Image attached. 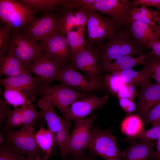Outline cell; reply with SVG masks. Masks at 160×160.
<instances>
[{
  "mask_svg": "<svg viewBox=\"0 0 160 160\" xmlns=\"http://www.w3.org/2000/svg\"><path fill=\"white\" fill-rule=\"evenodd\" d=\"M145 49L129 35L126 30H119L113 38L102 44L95 45L92 50L97 55L100 67L103 63L123 56L144 55Z\"/></svg>",
  "mask_w": 160,
  "mask_h": 160,
  "instance_id": "cell-1",
  "label": "cell"
},
{
  "mask_svg": "<svg viewBox=\"0 0 160 160\" xmlns=\"http://www.w3.org/2000/svg\"><path fill=\"white\" fill-rule=\"evenodd\" d=\"M87 10V48L93 49L95 45L102 44L105 40L113 38L121 25L109 17L103 16L92 10Z\"/></svg>",
  "mask_w": 160,
  "mask_h": 160,
  "instance_id": "cell-2",
  "label": "cell"
},
{
  "mask_svg": "<svg viewBox=\"0 0 160 160\" xmlns=\"http://www.w3.org/2000/svg\"><path fill=\"white\" fill-rule=\"evenodd\" d=\"M87 148L94 157L99 156L105 160H122L121 150L110 128L92 129L91 138Z\"/></svg>",
  "mask_w": 160,
  "mask_h": 160,
  "instance_id": "cell-3",
  "label": "cell"
},
{
  "mask_svg": "<svg viewBox=\"0 0 160 160\" xmlns=\"http://www.w3.org/2000/svg\"><path fill=\"white\" fill-rule=\"evenodd\" d=\"M10 39L9 47L26 70L44 52L40 43L25 36L18 29L12 28Z\"/></svg>",
  "mask_w": 160,
  "mask_h": 160,
  "instance_id": "cell-4",
  "label": "cell"
},
{
  "mask_svg": "<svg viewBox=\"0 0 160 160\" xmlns=\"http://www.w3.org/2000/svg\"><path fill=\"white\" fill-rule=\"evenodd\" d=\"M5 131L3 140L11 144L21 155L27 158L42 157L43 153L37 144L34 137L33 123L23 125L18 130Z\"/></svg>",
  "mask_w": 160,
  "mask_h": 160,
  "instance_id": "cell-5",
  "label": "cell"
},
{
  "mask_svg": "<svg viewBox=\"0 0 160 160\" xmlns=\"http://www.w3.org/2000/svg\"><path fill=\"white\" fill-rule=\"evenodd\" d=\"M37 94L41 97H49L53 105L59 110L64 117L74 102L89 95L87 93L77 91L61 83L51 86L38 87Z\"/></svg>",
  "mask_w": 160,
  "mask_h": 160,
  "instance_id": "cell-6",
  "label": "cell"
},
{
  "mask_svg": "<svg viewBox=\"0 0 160 160\" xmlns=\"http://www.w3.org/2000/svg\"><path fill=\"white\" fill-rule=\"evenodd\" d=\"M35 12L20 0H0V18L5 24L20 30L35 17Z\"/></svg>",
  "mask_w": 160,
  "mask_h": 160,
  "instance_id": "cell-7",
  "label": "cell"
},
{
  "mask_svg": "<svg viewBox=\"0 0 160 160\" xmlns=\"http://www.w3.org/2000/svg\"><path fill=\"white\" fill-rule=\"evenodd\" d=\"M44 54L61 68L69 65L73 57L66 40V35L58 31L40 41Z\"/></svg>",
  "mask_w": 160,
  "mask_h": 160,
  "instance_id": "cell-8",
  "label": "cell"
},
{
  "mask_svg": "<svg viewBox=\"0 0 160 160\" xmlns=\"http://www.w3.org/2000/svg\"><path fill=\"white\" fill-rule=\"evenodd\" d=\"M96 116L92 114L86 119H77L73 121L75 125L69 137V156L73 159L79 158L84 154V150L87 148L92 135V126Z\"/></svg>",
  "mask_w": 160,
  "mask_h": 160,
  "instance_id": "cell-9",
  "label": "cell"
},
{
  "mask_svg": "<svg viewBox=\"0 0 160 160\" xmlns=\"http://www.w3.org/2000/svg\"><path fill=\"white\" fill-rule=\"evenodd\" d=\"M133 7L130 0H95L89 9L108 15L129 30L131 19L130 13Z\"/></svg>",
  "mask_w": 160,
  "mask_h": 160,
  "instance_id": "cell-10",
  "label": "cell"
},
{
  "mask_svg": "<svg viewBox=\"0 0 160 160\" xmlns=\"http://www.w3.org/2000/svg\"><path fill=\"white\" fill-rule=\"evenodd\" d=\"M59 18L52 12H46L41 16L35 17L19 30L25 36L36 41H40L60 31L58 25Z\"/></svg>",
  "mask_w": 160,
  "mask_h": 160,
  "instance_id": "cell-11",
  "label": "cell"
},
{
  "mask_svg": "<svg viewBox=\"0 0 160 160\" xmlns=\"http://www.w3.org/2000/svg\"><path fill=\"white\" fill-rule=\"evenodd\" d=\"M108 98L107 94L99 97L93 94L76 101L70 106L64 118L69 121L84 119L94 110L102 107Z\"/></svg>",
  "mask_w": 160,
  "mask_h": 160,
  "instance_id": "cell-12",
  "label": "cell"
},
{
  "mask_svg": "<svg viewBox=\"0 0 160 160\" xmlns=\"http://www.w3.org/2000/svg\"><path fill=\"white\" fill-rule=\"evenodd\" d=\"M61 67L44 52L26 70L36 76L39 87L50 86L56 78Z\"/></svg>",
  "mask_w": 160,
  "mask_h": 160,
  "instance_id": "cell-13",
  "label": "cell"
},
{
  "mask_svg": "<svg viewBox=\"0 0 160 160\" xmlns=\"http://www.w3.org/2000/svg\"><path fill=\"white\" fill-rule=\"evenodd\" d=\"M56 80L84 92L97 90L101 87L100 83L82 75L70 65L60 68Z\"/></svg>",
  "mask_w": 160,
  "mask_h": 160,
  "instance_id": "cell-14",
  "label": "cell"
},
{
  "mask_svg": "<svg viewBox=\"0 0 160 160\" xmlns=\"http://www.w3.org/2000/svg\"><path fill=\"white\" fill-rule=\"evenodd\" d=\"M0 83L5 89H13L23 92L32 103L36 99L39 87L38 81L36 78L27 70L16 76L1 78Z\"/></svg>",
  "mask_w": 160,
  "mask_h": 160,
  "instance_id": "cell-15",
  "label": "cell"
},
{
  "mask_svg": "<svg viewBox=\"0 0 160 160\" xmlns=\"http://www.w3.org/2000/svg\"><path fill=\"white\" fill-rule=\"evenodd\" d=\"M70 65L75 69L83 71L94 81L100 83L98 58L92 49L86 48L73 56Z\"/></svg>",
  "mask_w": 160,
  "mask_h": 160,
  "instance_id": "cell-16",
  "label": "cell"
},
{
  "mask_svg": "<svg viewBox=\"0 0 160 160\" xmlns=\"http://www.w3.org/2000/svg\"><path fill=\"white\" fill-rule=\"evenodd\" d=\"M129 142L128 147L121 151L122 160H155L156 140L141 139Z\"/></svg>",
  "mask_w": 160,
  "mask_h": 160,
  "instance_id": "cell-17",
  "label": "cell"
},
{
  "mask_svg": "<svg viewBox=\"0 0 160 160\" xmlns=\"http://www.w3.org/2000/svg\"><path fill=\"white\" fill-rule=\"evenodd\" d=\"M39 107L41 110V114L46 121L48 129L56 134L65 128H70L71 124L64 118L60 117L55 111L54 106L49 97H41L38 102Z\"/></svg>",
  "mask_w": 160,
  "mask_h": 160,
  "instance_id": "cell-18",
  "label": "cell"
},
{
  "mask_svg": "<svg viewBox=\"0 0 160 160\" xmlns=\"http://www.w3.org/2000/svg\"><path fill=\"white\" fill-rule=\"evenodd\" d=\"M160 102V85L157 83L148 84L141 87L136 111L141 117Z\"/></svg>",
  "mask_w": 160,
  "mask_h": 160,
  "instance_id": "cell-19",
  "label": "cell"
},
{
  "mask_svg": "<svg viewBox=\"0 0 160 160\" xmlns=\"http://www.w3.org/2000/svg\"><path fill=\"white\" fill-rule=\"evenodd\" d=\"M148 53L139 55L137 57L132 56H123L109 62L103 63L100 67V73L109 72L112 73L120 72L131 69L134 66L140 64L143 65L145 60Z\"/></svg>",
  "mask_w": 160,
  "mask_h": 160,
  "instance_id": "cell-20",
  "label": "cell"
},
{
  "mask_svg": "<svg viewBox=\"0 0 160 160\" xmlns=\"http://www.w3.org/2000/svg\"><path fill=\"white\" fill-rule=\"evenodd\" d=\"M88 18L87 10L84 9L68 10L58 21V28L63 33L66 35L74 27L86 25Z\"/></svg>",
  "mask_w": 160,
  "mask_h": 160,
  "instance_id": "cell-21",
  "label": "cell"
},
{
  "mask_svg": "<svg viewBox=\"0 0 160 160\" xmlns=\"http://www.w3.org/2000/svg\"><path fill=\"white\" fill-rule=\"evenodd\" d=\"M152 28L146 24L131 20L127 33L130 37L147 49H149L148 44L149 41L158 39L154 35Z\"/></svg>",
  "mask_w": 160,
  "mask_h": 160,
  "instance_id": "cell-22",
  "label": "cell"
},
{
  "mask_svg": "<svg viewBox=\"0 0 160 160\" xmlns=\"http://www.w3.org/2000/svg\"><path fill=\"white\" fill-rule=\"evenodd\" d=\"M6 54L0 58V75L6 76H16L25 72L26 70L9 47Z\"/></svg>",
  "mask_w": 160,
  "mask_h": 160,
  "instance_id": "cell-23",
  "label": "cell"
},
{
  "mask_svg": "<svg viewBox=\"0 0 160 160\" xmlns=\"http://www.w3.org/2000/svg\"><path fill=\"white\" fill-rule=\"evenodd\" d=\"M55 134L43 127L34 134L36 142L43 153L42 158L44 160H47L52 155V147L56 142Z\"/></svg>",
  "mask_w": 160,
  "mask_h": 160,
  "instance_id": "cell-24",
  "label": "cell"
},
{
  "mask_svg": "<svg viewBox=\"0 0 160 160\" xmlns=\"http://www.w3.org/2000/svg\"><path fill=\"white\" fill-rule=\"evenodd\" d=\"M84 25L72 30L66 35L67 42L73 56L87 48L86 31Z\"/></svg>",
  "mask_w": 160,
  "mask_h": 160,
  "instance_id": "cell-25",
  "label": "cell"
},
{
  "mask_svg": "<svg viewBox=\"0 0 160 160\" xmlns=\"http://www.w3.org/2000/svg\"><path fill=\"white\" fill-rule=\"evenodd\" d=\"M120 73L121 80L125 84H132L142 87L152 83L149 74L143 68L137 71L131 69Z\"/></svg>",
  "mask_w": 160,
  "mask_h": 160,
  "instance_id": "cell-26",
  "label": "cell"
},
{
  "mask_svg": "<svg viewBox=\"0 0 160 160\" xmlns=\"http://www.w3.org/2000/svg\"><path fill=\"white\" fill-rule=\"evenodd\" d=\"M158 12L145 6L141 5L140 7L133 8L131 12L130 17L131 20L146 24L153 27L157 25L155 20Z\"/></svg>",
  "mask_w": 160,
  "mask_h": 160,
  "instance_id": "cell-27",
  "label": "cell"
},
{
  "mask_svg": "<svg viewBox=\"0 0 160 160\" xmlns=\"http://www.w3.org/2000/svg\"><path fill=\"white\" fill-rule=\"evenodd\" d=\"M143 123L138 116L129 115L122 121L120 127L121 131L128 136L135 135L143 131Z\"/></svg>",
  "mask_w": 160,
  "mask_h": 160,
  "instance_id": "cell-28",
  "label": "cell"
},
{
  "mask_svg": "<svg viewBox=\"0 0 160 160\" xmlns=\"http://www.w3.org/2000/svg\"><path fill=\"white\" fill-rule=\"evenodd\" d=\"M21 2L37 12L52 11L59 5L64 7L66 0H21Z\"/></svg>",
  "mask_w": 160,
  "mask_h": 160,
  "instance_id": "cell-29",
  "label": "cell"
},
{
  "mask_svg": "<svg viewBox=\"0 0 160 160\" xmlns=\"http://www.w3.org/2000/svg\"><path fill=\"white\" fill-rule=\"evenodd\" d=\"M143 69L147 72L156 83L160 85V57L152 51L146 57Z\"/></svg>",
  "mask_w": 160,
  "mask_h": 160,
  "instance_id": "cell-30",
  "label": "cell"
},
{
  "mask_svg": "<svg viewBox=\"0 0 160 160\" xmlns=\"http://www.w3.org/2000/svg\"><path fill=\"white\" fill-rule=\"evenodd\" d=\"M3 95L8 103L15 108L18 106L22 107L32 104L25 94L15 89L6 88Z\"/></svg>",
  "mask_w": 160,
  "mask_h": 160,
  "instance_id": "cell-31",
  "label": "cell"
},
{
  "mask_svg": "<svg viewBox=\"0 0 160 160\" xmlns=\"http://www.w3.org/2000/svg\"><path fill=\"white\" fill-rule=\"evenodd\" d=\"M160 137V123L154 126L149 129L143 131L140 133L133 136L120 139V142H129L132 140L141 139L156 140Z\"/></svg>",
  "mask_w": 160,
  "mask_h": 160,
  "instance_id": "cell-32",
  "label": "cell"
},
{
  "mask_svg": "<svg viewBox=\"0 0 160 160\" xmlns=\"http://www.w3.org/2000/svg\"><path fill=\"white\" fill-rule=\"evenodd\" d=\"M70 128L63 129L56 134L55 141L60 151V155L63 160H65L69 156L68 145Z\"/></svg>",
  "mask_w": 160,
  "mask_h": 160,
  "instance_id": "cell-33",
  "label": "cell"
},
{
  "mask_svg": "<svg viewBox=\"0 0 160 160\" xmlns=\"http://www.w3.org/2000/svg\"><path fill=\"white\" fill-rule=\"evenodd\" d=\"M21 155L9 143L3 140L0 145V160H19Z\"/></svg>",
  "mask_w": 160,
  "mask_h": 160,
  "instance_id": "cell-34",
  "label": "cell"
},
{
  "mask_svg": "<svg viewBox=\"0 0 160 160\" xmlns=\"http://www.w3.org/2000/svg\"><path fill=\"white\" fill-rule=\"evenodd\" d=\"M21 107L22 108L21 116L23 125L30 124L33 123L35 120L43 118L40 111H37L32 104Z\"/></svg>",
  "mask_w": 160,
  "mask_h": 160,
  "instance_id": "cell-35",
  "label": "cell"
},
{
  "mask_svg": "<svg viewBox=\"0 0 160 160\" xmlns=\"http://www.w3.org/2000/svg\"><path fill=\"white\" fill-rule=\"evenodd\" d=\"M11 25L5 24L0 27V58L4 56L10 45Z\"/></svg>",
  "mask_w": 160,
  "mask_h": 160,
  "instance_id": "cell-36",
  "label": "cell"
},
{
  "mask_svg": "<svg viewBox=\"0 0 160 160\" xmlns=\"http://www.w3.org/2000/svg\"><path fill=\"white\" fill-rule=\"evenodd\" d=\"M22 108H15L12 111L6 120L5 130L20 126L23 124L21 113Z\"/></svg>",
  "mask_w": 160,
  "mask_h": 160,
  "instance_id": "cell-37",
  "label": "cell"
},
{
  "mask_svg": "<svg viewBox=\"0 0 160 160\" xmlns=\"http://www.w3.org/2000/svg\"><path fill=\"white\" fill-rule=\"evenodd\" d=\"M142 118L145 124L152 126L160 123V102L155 105Z\"/></svg>",
  "mask_w": 160,
  "mask_h": 160,
  "instance_id": "cell-38",
  "label": "cell"
},
{
  "mask_svg": "<svg viewBox=\"0 0 160 160\" xmlns=\"http://www.w3.org/2000/svg\"><path fill=\"white\" fill-rule=\"evenodd\" d=\"M105 80L110 90L116 94L125 84L121 80L120 72L112 73L106 76Z\"/></svg>",
  "mask_w": 160,
  "mask_h": 160,
  "instance_id": "cell-39",
  "label": "cell"
},
{
  "mask_svg": "<svg viewBox=\"0 0 160 160\" xmlns=\"http://www.w3.org/2000/svg\"><path fill=\"white\" fill-rule=\"evenodd\" d=\"M95 0H66L64 7L68 10L84 9L89 10Z\"/></svg>",
  "mask_w": 160,
  "mask_h": 160,
  "instance_id": "cell-40",
  "label": "cell"
},
{
  "mask_svg": "<svg viewBox=\"0 0 160 160\" xmlns=\"http://www.w3.org/2000/svg\"><path fill=\"white\" fill-rule=\"evenodd\" d=\"M132 4L133 7L140 5L147 7H153L157 9H160V0H133Z\"/></svg>",
  "mask_w": 160,
  "mask_h": 160,
  "instance_id": "cell-41",
  "label": "cell"
},
{
  "mask_svg": "<svg viewBox=\"0 0 160 160\" xmlns=\"http://www.w3.org/2000/svg\"><path fill=\"white\" fill-rule=\"evenodd\" d=\"M10 107L0 97V125L6 119L11 111Z\"/></svg>",
  "mask_w": 160,
  "mask_h": 160,
  "instance_id": "cell-42",
  "label": "cell"
},
{
  "mask_svg": "<svg viewBox=\"0 0 160 160\" xmlns=\"http://www.w3.org/2000/svg\"><path fill=\"white\" fill-rule=\"evenodd\" d=\"M116 95L119 99L123 98H134L131 94L128 84H125Z\"/></svg>",
  "mask_w": 160,
  "mask_h": 160,
  "instance_id": "cell-43",
  "label": "cell"
},
{
  "mask_svg": "<svg viewBox=\"0 0 160 160\" xmlns=\"http://www.w3.org/2000/svg\"><path fill=\"white\" fill-rule=\"evenodd\" d=\"M148 47L151 49L155 54L160 57V41L159 39L151 41L149 42Z\"/></svg>",
  "mask_w": 160,
  "mask_h": 160,
  "instance_id": "cell-44",
  "label": "cell"
},
{
  "mask_svg": "<svg viewBox=\"0 0 160 160\" xmlns=\"http://www.w3.org/2000/svg\"><path fill=\"white\" fill-rule=\"evenodd\" d=\"M155 21L158 24L156 26L153 27L152 29L155 36L159 39H160V11L158 12Z\"/></svg>",
  "mask_w": 160,
  "mask_h": 160,
  "instance_id": "cell-45",
  "label": "cell"
},
{
  "mask_svg": "<svg viewBox=\"0 0 160 160\" xmlns=\"http://www.w3.org/2000/svg\"><path fill=\"white\" fill-rule=\"evenodd\" d=\"M136 106L134 101V98H131L125 111L128 113H132L136 111Z\"/></svg>",
  "mask_w": 160,
  "mask_h": 160,
  "instance_id": "cell-46",
  "label": "cell"
},
{
  "mask_svg": "<svg viewBox=\"0 0 160 160\" xmlns=\"http://www.w3.org/2000/svg\"><path fill=\"white\" fill-rule=\"evenodd\" d=\"M131 98H123L119 99V103L121 107L125 111Z\"/></svg>",
  "mask_w": 160,
  "mask_h": 160,
  "instance_id": "cell-47",
  "label": "cell"
},
{
  "mask_svg": "<svg viewBox=\"0 0 160 160\" xmlns=\"http://www.w3.org/2000/svg\"><path fill=\"white\" fill-rule=\"evenodd\" d=\"M155 160H160V137L157 140Z\"/></svg>",
  "mask_w": 160,
  "mask_h": 160,
  "instance_id": "cell-48",
  "label": "cell"
},
{
  "mask_svg": "<svg viewBox=\"0 0 160 160\" xmlns=\"http://www.w3.org/2000/svg\"><path fill=\"white\" fill-rule=\"evenodd\" d=\"M94 157L91 155V156L86 155L84 154L81 157L71 160H95Z\"/></svg>",
  "mask_w": 160,
  "mask_h": 160,
  "instance_id": "cell-49",
  "label": "cell"
},
{
  "mask_svg": "<svg viewBox=\"0 0 160 160\" xmlns=\"http://www.w3.org/2000/svg\"><path fill=\"white\" fill-rule=\"evenodd\" d=\"M19 160H44L41 157H36L35 159L32 158L29 159L28 158H25L24 156H21Z\"/></svg>",
  "mask_w": 160,
  "mask_h": 160,
  "instance_id": "cell-50",
  "label": "cell"
}]
</instances>
